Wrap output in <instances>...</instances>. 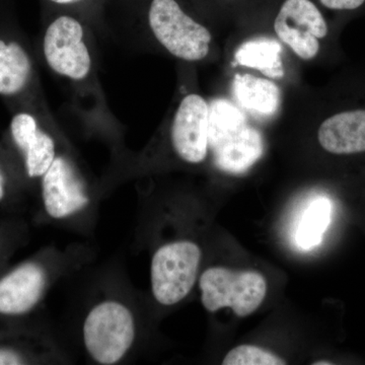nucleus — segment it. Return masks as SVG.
Wrapping results in <instances>:
<instances>
[{"label": "nucleus", "instance_id": "nucleus-1", "mask_svg": "<svg viewBox=\"0 0 365 365\" xmlns=\"http://www.w3.org/2000/svg\"><path fill=\"white\" fill-rule=\"evenodd\" d=\"M209 144L216 167L232 175L248 172L260 160L264 141L237 108L220 100L209 108Z\"/></svg>", "mask_w": 365, "mask_h": 365}, {"label": "nucleus", "instance_id": "nucleus-2", "mask_svg": "<svg viewBox=\"0 0 365 365\" xmlns=\"http://www.w3.org/2000/svg\"><path fill=\"white\" fill-rule=\"evenodd\" d=\"M199 287L202 294L201 302L208 312L215 313L230 307L240 318L255 313L267 294V283L260 273L225 267L204 271Z\"/></svg>", "mask_w": 365, "mask_h": 365}, {"label": "nucleus", "instance_id": "nucleus-3", "mask_svg": "<svg viewBox=\"0 0 365 365\" xmlns=\"http://www.w3.org/2000/svg\"><path fill=\"white\" fill-rule=\"evenodd\" d=\"M148 24L155 39L178 58L199 61L207 56L210 32L185 13L176 0H153Z\"/></svg>", "mask_w": 365, "mask_h": 365}, {"label": "nucleus", "instance_id": "nucleus-4", "mask_svg": "<svg viewBox=\"0 0 365 365\" xmlns=\"http://www.w3.org/2000/svg\"><path fill=\"white\" fill-rule=\"evenodd\" d=\"M135 337L131 312L116 302L93 307L83 325L86 350L101 364H114L126 354Z\"/></svg>", "mask_w": 365, "mask_h": 365}, {"label": "nucleus", "instance_id": "nucleus-5", "mask_svg": "<svg viewBox=\"0 0 365 365\" xmlns=\"http://www.w3.org/2000/svg\"><path fill=\"white\" fill-rule=\"evenodd\" d=\"M201 261V251L192 242L165 245L151 261V288L155 299L163 306H172L191 292Z\"/></svg>", "mask_w": 365, "mask_h": 365}, {"label": "nucleus", "instance_id": "nucleus-6", "mask_svg": "<svg viewBox=\"0 0 365 365\" xmlns=\"http://www.w3.org/2000/svg\"><path fill=\"white\" fill-rule=\"evenodd\" d=\"M83 25L76 19L61 16L46 30L43 50L52 71L73 81H81L90 73L91 58L83 42Z\"/></svg>", "mask_w": 365, "mask_h": 365}, {"label": "nucleus", "instance_id": "nucleus-7", "mask_svg": "<svg viewBox=\"0 0 365 365\" xmlns=\"http://www.w3.org/2000/svg\"><path fill=\"white\" fill-rule=\"evenodd\" d=\"M276 35L302 59L318 55L319 39L328 34L323 14L311 0H287L274 23Z\"/></svg>", "mask_w": 365, "mask_h": 365}, {"label": "nucleus", "instance_id": "nucleus-8", "mask_svg": "<svg viewBox=\"0 0 365 365\" xmlns=\"http://www.w3.org/2000/svg\"><path fill=\"white\" fill-rule=\"evenodd\" d=\"M173 148L182 160L200 163L207 157L209 107L201 96L191 93L182 98L170 130Z\"/></svg>", "mask_w": 365, "mask_h": 365}, {"label": "nucleus", "instance_id": "nucleus-9", "mask_svg": "<svg viewBox=\"0 0 365 365\" xmlns=\"http://www.w3.org/2000/svg\"><path fill=\"white\" fill-rule=\"evenodd\" d=\"M42 194L46 211L53 218L66 217L88 203L83 184L62 158H55L43 176Z\"/></svg>", "mask_w": 365, "mask_h": 365}, {"label": "nucleus", "instance_id": "nucleus-10", "mask_svg": "<svg viewBox=\"0 0 365 365\" xmlns=\"http://www.w3.org/2000/svg\"><path fill=\"white\" fill-rule=\"evenodd\" d=\"M11 133L25 157L29 177L44 176L56 158L52 137L40 128L33 115L26 112L14 115L11 122Z\"/></svg>", "mask_w": 365, "mask_h": 365}, {"label": "nucleus", "instance_id": "nucleus-11", "mask_svg": "<svg viewBox=\"0 0 365 365\" xmlns=\"http://www.w3.org/2000/svg\"><path fill=\"white\" fill-rule=\"evenodd\" d=\"M46 274L42 267L29 263L0 280V313L21 314L32 309L44 292Z\"/></svg>", "mask_w": 365, "mask_h": 365}, {"label": "nucleus", "instance_id": "nucleus-12", "mask_svg": "<svg viewBox=\"0 0 365 365\" xmlns=\"http://www.w3.org/2000/svg\"><path fill=\"white\" fill-rule=\"evenodd\" d=\"M318 140L333 155L365 153V110H350L327 118L319 126Z\"/></svg>", "mask_w": 365, "mask_h": 365}, {"label": "nucleus", "instance_id": "nucleus-13", "mask_svg": "<svg viewBox=\"0 0 365 365\" xmlns=\"http://www.w3.org/2000/svg\"><path fill=\"white\" fill-rule=\"evenodd\" d=\"M232 93L237 104L256 116H274L280 107L279 88L269 79L237 74L232 81Z\"/></svg>", "mask_w": 365, "mask_h": 365}, {"label": "nucleus", "instance_id": "nucleus-14", "mask_svg": "<svg viewBox=\"0 0 365 365\" xmlns=\"http://www.w3.org/2000/svg\"><path fill=\"white\" fill-rule=\"evenodd\" d=\"M33 64L19 43L0 39V96L14 97L25 90L32 78Z\"/></svg>", "mask_w": 365, "mask_h": 365}, {"label": "nucleus", "instance_id": "nucleus-15", "mask_svg": "<svg viewBox=\"0 0 365 365\" xmlns=\"http://www.w3.org/2000/svg\"><path fill=\"white\" fill-rule=\"evenodd\" d=\"M282 46L278 41L268 38L247 41L235 53V59L240 66L259 71L269 78L277 79L284 76Z\"/></svg>", "mask_w": 365, "mask_h": 365}, {"label": "nucleus", "instance_id": "nucleus-16", "mask_svg": "<svg viewBox=\"0 0 365 365\" xmlns=\"http://www.w3.org/2000/svg\"><path fill=\"white\" fill-rule=\"evenodd\" d=\"M332 205L326 197H318L306 209L297 232V242L300 248L311 250L323 240L330 225Z\"/></svg>", "mask_w": 365, "mask_h": 365}, {"label": "nucleus", "instance_id": "nucleus-17", "mask_svg": "<svg viewBox=\"0 0 365 365\" xmlns=\"http://www.w3.org/2000/svg\"><path fill=\"white\" fill-rule=\"evenodd\" d=\"M223 365H283L284 359H280L264 348L254 345H241L227 353Z\"/></svg>", "mask_w": 365, "mask_h": 365}, {"label": "nucleus", "instance_id": "nucleus-18", "mask_svg": "<svg viewBox=\"0 0 365 365\" xmlns=\"http://www.w3.org/2000/svg\"><path fill=\"white\" fill-rule=\"evenodd\" d=\"M324 6L336 11H352L359 9L365 0H319Z\"/></svg>", "mask_w": 365, "mask_h": 365}, {"label": "nucleus", "instance_id": "nucleus-19", "mask_svg": "<svg viewBox=\"0 0 365 365\" xmlns=\"http://www.w3.org/2000/svg\"><path fill=\"white\" fill-rule=\"evenodd\" d=\"M21 364V360L16 353L11 350L0 349V365Z\"/></svg>", "mask_w": 365, "mask_h": 365}, {"label": "nucleus", "instance_id": "nucleus-20", "mask_svg": "<svg viewBox=\"0 0 365 365\" xmlns=\"http://www.w3.org/2000/svg\"><path fill=\"white\" fill-rule=\"evenodd\" d=\"M4 195V178L2 175L1 170H0V200Z\"/></svg>", "mask_w": 365, "mask_h": 365}, {"label": "nucleus", "instance_id": "nucleus-21", "mask_svg": "<svg viewBox=\"0 0 365 365\" xmlns=\"http://www.w3.org/2000/svg\"><path fill=\"white\" fill-rule=\"evenodd\" d=\"M49 1L54 2L57 4H71L76 2L81 1V0H49Z\"/></svg>", "mask_w": 365, "mask_h": 365}, {"label": "nucleus", "instance_id": "nucleus-22", "mask_svg": "<svg viewBox=\"0 0 365 365\" xmlns=\"http://www.w3.org/2000/svg\"><path fill=\"white\" fill-rule=\"evenodd\" d=\"M314 365H331L333 364L332 362L324 361V360H321V361L314 362Z\"/></svg>", "mask_w": 365, "mask_h": 365}]
</instances>
